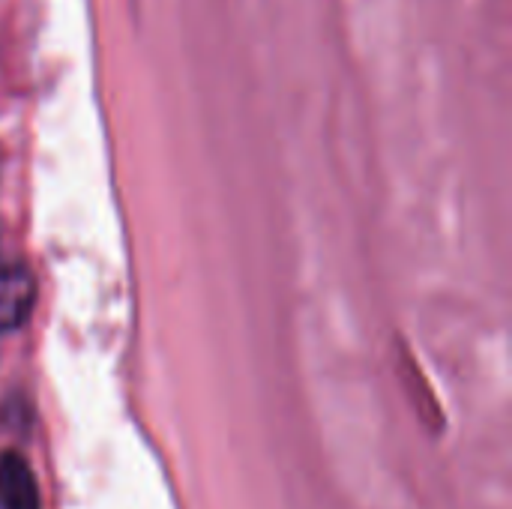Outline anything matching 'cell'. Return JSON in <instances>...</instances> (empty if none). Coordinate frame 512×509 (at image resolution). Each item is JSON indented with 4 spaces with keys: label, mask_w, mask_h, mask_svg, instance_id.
Returning <instances> with one entry per match:
<instances>
[{
    "label": "cell",
    "mask_w": 512,
    "mask_h": 509,
    "mask_svg": "<svg viewBox=\"0 0 512 509\" xmlns=\"http://www.w3.org/2000/svg\"><path fill=\"white\" fill-rule=\"evenodd\" d=\"M36 303V282L21 264H0V333L18 330Z\"/></svg>",
    "instance_id": "1"
},
{
    "label": "cell",
    "mask_w": 512,
    "mask_h": 509,
    "mask_svg": "<svg viewBox=\"0 0 512 509\" xmlns=\"http://www.w3.org/2000/svg\"><path fill=\"white\" fill-rule=\"evenodd\" d=\"M0 509H42L36 477L18 453H0Z\"/></svg>",
    "instance_id": "2"
}]
</instances>
